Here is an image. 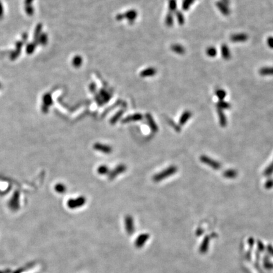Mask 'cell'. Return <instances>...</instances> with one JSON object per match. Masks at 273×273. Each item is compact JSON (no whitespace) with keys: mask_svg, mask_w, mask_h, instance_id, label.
Instances as JSON below:
<instances>
[{"mask_svg":"<svg viewBox=\"0 0 273 273\" xmlns=\"http://www.w3.org/2000/svg\"><path fill=\"white\" fill-rule=\"evenodd\" d=\"M171 49L174 53L179 54H183L185 53V49L183 46L178 44H173L171 46Z\"/></svg>","mask_w":273,"mask_h":273,"instance_id":"obj_9","label":"cell"},{"mask_svg":"<svg viewBox=\"0 0 273 273\" xmlns=\"http://www.w3.org/2000/svg\"><path fill=\"white\" fill-rule=\"evenodd\" d=\"M206 54L209 56V57H215L216 54H217V51L214 47H209L206 49Z\"/></svg>","mask_w":273,"mask_h":273,"instance_id":"obj_19","label":"cell"},{"mask_svg":"<svg viewBox=\"0 0 273 273\" xmlns=\"http://www.w3.org/2000/svg\"><path fill=\"white\" fill-rule=\"evenodd\" d=\"M273 187V180H269L266 184V187L267 188H270Z\"/></svg>","mask_w":273,"mask_h":273,"instance_id":"obj_26","label":"cell"},{"mask_svg":"<svg viewBox=\"0 0 273 273\" xmlns=\"http://www.w3.org/2000/svg\"><path fill=\"white\" fill-rule=\"evenodd\" d=\"M194 0H183V3L182 5V9L185 10V11H187V10H188L190 8V6L194 3Z\"/></svg>","mask_w":273,"mask_h":273,"instance_id":"obj_15","label":"cell"},{"mask_svg":"<svg viewBox=\"0 0 273 273\" xmlns=\"http://www.w3.org/2000/svg\"><path fill=\"white\" fill-rule=\"evenodd\" d=\"M221 52L222 54V57L224 59L228 60L231 58V53L230 51L229 48L226 44H223L221 47Z\"/></svg>","mask_w":273,"mask_h":273,"instance_id":"obj_8","label":"cell"},{"mask_svg":"<svg viewBox=\"0 0 273 273\" xmlns=\"http://www.w3.org/2000/svg\"><path fill=\"white\" fill-rule=\"evenodd\" d=\"M124 16L127 17L129 21H134V20L137 17V13L135 11V10H130V11L127 12L125 14H124Z\"/></svg>","mask_w":273,"mask_h":273,"instance_id":"obj_11","label":"cell"},{"mask_svg":"<svg viewBox=\"0 0 273 273\" xmlns=\"http://www.w3.org/2000/svg\"><path fill=\"white\" fill-rule=\"evenodd\" d=\"M191 115H192L191 113L188 111L184 112L183 113V115H182L181 118H180V124L181 125L185 124V123L188 120V119L190 118V116H191Z\"/></svg>","mask_w":273,"mask_h":273,"instance_id":"obj_13","label":"cell"},{"mask_svg":"<svg viewBox=\"0 0 273 273\" xmlns=\"http://www.w3.org/2000/svg\"><path fill=\"white\" fill-rule=\"evenodd\" d=\"M218 107L221 110H223V109H228V108L230 107V104L228 102H226L224 101H219V102L218 103Z\"/></svg>","mask_w":273,"mask_h":273,"instance_id":"obj_22","label":"cell"},{"mask_svg":"<svg viewBox=\"0 0 273 273\" xmlns=\"http://www.w3.org/2000/svg\"><path fill=\"white\" fill-rule=\"evenodd\" d=\"M259 74L261 75H273V67H264L259 70Z\"/></svg>","mask_w":273,"mask_h":273,"instance_id":"obj_12","label":"cell"},{"mask_svg":"<svg viewBox=\"0 0 273 273\" xmlns=\"http://www.w3.org/2000/svg\"><path fill=\"white\" fill-rule=\"evenodd\" d=\"M82 58L80 57V56H76L73 59V61H72V64L76 68H79L82 65Z\"/></svg>","mask_w":273,"mask_h":273,"instance_id":"obj_16","label":"cell"},{"mask_svg":"<svg viewBox=\"0 0 273 273\" xmlns=\"http://www.w3.org/2000/svg\"><path fill=\"white\" fill-rule=\"evenodd\" d=\"M175 14H176V17L177 18L178 24L181 25H183L185 23V17L183 16V14L180 11L176 12Z\"/></svg>","mask_w":273,"mask_h":273,"instance_id":"obj_17","label":"cell"},{"mask_svg":"<svg viewBox=\"0 0 273 273\" xmlns=\"http://www.w3.org/2000/svg\"><path fill=\"white\" fill-rule=\"evenodd\" d=\"M174 22L173 16L171 13H168L166 17V24L168 27H171Z\"/></svg>","mask_w":273,"mask_h":273,"instance_id":"obj_20","label":"cell"},{"mask_svg":"<svg viewBox=\"0 0 273 273\" xmlns=\"http://www.w3.org/2000/svg\"><path fill=\"white\" fill-rule=\"evenodd\" d=\"M224 177H226V178H235L236 177V171H235L233 170H228V171H226L224 173Z\"/></svg>","mask_w":273,"mask_h":273,"instance_id":"obj_23","label":"cell"},{"mask_svg":"<svg viewBox=\"0 0 273 273\" xmlns=\"http://www.w3.org/2000/svg\"><path fill=\"white\" fill-rule=\"evenodd\" d=\"M272 172H273V163L271 164L269 166V167L266 169L265 171V174L267 175H269V174H271Z\"/></svg>","mask_w":273,"mask_h":273,"instance_id":"obj_25","label":"cell"},{"mask_svg":"<svg viewBox=\"0 0 273 273\" xmlns=\"http://www.w3.org/2000/svg\"><path fill=\"white\" fill-rule=\"evenodd\" d=\"M216 96H217L219 101H223L226 96V93L223 89H219L216 91Z\"/></svg>","mask_w":273,"mask_h":273,"instance_id":"obj_14","label":"cell"},{"mask_svg":"<svg viewBox=\"0 0 273 273\" xmlns=\"http://www.w3.org/2000/svg\"><path fill=\"white\" fill-rule=\"evenodd\" d=\"M249 37L248 35L245 34L240 33V34H236L232 35L230 37L231 41H232L233 43H241V42H245V41L248 39Z\"/></svg>","mask_w":273,"mask_h":273,"instance_id":"obj_2","label":"cell"},{"mask_svg":"<svg viewBox=\"0 0 273 273\" xmlns=\"http://www.w3.org/2000/svg\"><path fill=\"white\" fill-rule=\"evenodd\" d=\"M149 239V235L147 234H142L140 235L138 237V238L135 241V245L138 248L142 247L144 244H146V241Z\"/></svg>","mask_w":273,"mask_h":273,"instance_id":"obj_7","label":"cell"},{"mask_svg":"<svg viewBox=\"0 0 273 273\" xmlns=\"http://www.w3.org/2000/svg\"><path fill=\"white\" fill-rule=\"evenodd\" d=\"M85 203V199L84 198H78L77 199L70 200L68 202V205L70 208H77V207H80Z\"/></svg>","mask_w":273,"mask_h":273,"instance_id":"obj_4","label":"cell"},{"mask_svg":"<svg viewBox=\"0 0 273 273\" xmlns=\"http://www.w3.org/2000/svg\"><path fill=\"white\" fill-rule=\"evenodd\" d=\"M218 115L219 116V120H220V123L221 125L224 126L226 124V117L224 114V113L222 111L221 109L218 110Z\"/></svg>","mask_w":273,"mask_h":273,"instance_id":"obj_18","label":"cell"},{"mask_svg":"<svg viewBox=\"0 0 273 273\" xmlns=\"http://www.w3.org/2000/svg\"><path fill=\"white\" fill-rule=\"evenodd\" d=\"M267 44L270 48L273 49V37H269L267 38Z\"/></svg>","mask_w":273,"mask_h":273,"instance_id":"obj_24","label":"cell"},{"mask_svg":"<svg viewBox=\"0 0 273 273\" xmlns=\"http://www.w3.org/2000/svg\"><path fill=\"white\" fill-rule=\"evenodd\" d=\"M216 6H217L218 9L219 10V11L224 15H225V16H228V15H230V9L228 7L227 4H224L222 1H218L216 3Z\"/></svg>","mask_w":273,"mask_h":273,"instance_id":"obj_5","label":"cell"},{"mask_svg":"<svg viewBox=\"0 0 273 273\" xmlns=\"http://www.w3.org/2000/svg\"><path fill=\"white\" fill-rule=\"evenodd\" d=\"M156 74V70L154 68H148L143 70L141 73V76L142 77H152Z\"/></svg>","mask_w":273,"mask_h":273,"instance_id":"obj_10","label":"cell"},{"mask_svg":"<svg viewBox=\"0 0 273 273\" xmlns=\"http://www.w3.org/2000/svg\"><path fill=\"white\" fill-rule=\"evenodd\" d=\"M176 171H177V168L174 166H171L170 168L165 169V170L163 171L162 173H159L158 174L156 175L155 177H154V180H155L156 181H159V180H163L164 178H165L169 176H170V175L174 174L175 172H176Z\"/></svg>","mask_w":273,"mask_h":273,"instance_id":"obj_1","label":"cell"},{"mask_svg":"<svg viewBox=\"0 0 273 273\" xmlns=\"http://www.w3.org/2000/svg\"><path fill=\"white\" fill-rule=\"evenodd\" d=\"M177 3L176 0H169V8L171 12H175L177 10Z\"/></svg>","mask_w":273,"mask_h":273,"instance_id":"obj_21","label":"cell"},{"mask_svg":"<svg viewBox=\"0 0 273 273\" xmlns=\"http://www.w3.org/2000/svg\"><path fill=\"white\" fill-rule=\"evenodd\" d=\"M222 2L226 4H228L230 3L229 0H222Z\"/></svg>","mask_w":273,"mask_h":273,"instance_id":"obj_28","label":"cell"},{"mask_svg":"<svg viewBox=\"0 0 273 273\" xmlns=\"http://www.w3.org/2000/svg\"><path fill=\"white\" fill-rule=\"evenodd\" d=\"M125 227L128 234H132L134 231V224L132 218L127 217L125 219Z\"/></svg>","mask_w":273,"mask_h":273,"instance_id":"obj_6","label":"cell"},{"mask_svg":"<svg viewBox=\"0 0 273 273\" xmlns=\"http://www.w3.org/2000/svg\"><path fill=\"white\" fill-rule=\"evenodd\" d=\"M200 159H201V161H202L203 163L208 164L209 166H211L212 168H213L214 169H218L220 168V164H219V163L214 161V160H212V159H210V158H209L208 157L202 156L201 158H200Z\"/></svg>","mask_w":273,"mask_h":273,"instance_id":"obj_3","label":"cell"},{"mask_svg":"<svg viewBox=\"0 0 273 273\" xmlns=\"http://www.w3.org/2000/svg\"><path fill=\"white\" fill-rule=\"evenodd\" d=\"M124 17H125L124 14H122V15L121 14H119V15H118L116 16V19L118 20H121L124 18Z\"/></svg>","mask_w":273,"mask_h":273,"instance_id":"obj_27","label":"cell"}]
</instances>
